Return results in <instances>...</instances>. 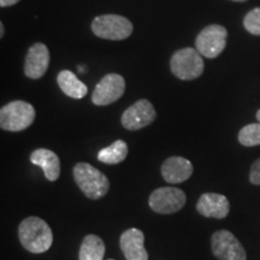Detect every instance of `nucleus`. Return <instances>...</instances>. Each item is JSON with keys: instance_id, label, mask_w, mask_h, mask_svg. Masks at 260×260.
I'll return each instance as SVG.
<instances>
[{"instance_id": "1", "label": "nucleus", "mask_w": 260, "mask_h": 260, "mask_svg": "<svg viewBox=\"0 0 260 260\" xmlns=\"http://www.w3.org/2000/svg\"><path fill=\"white\" fill-rule=\"evenodd\" d=\"M18 237L21 245L35 254L47 252L53 242L50 225L39 217H28L22 220L18 226Z\"/></svg>"}, {"instance_id": "2", "label": "nucleus", "mask_w": 260, "mask_h": 260, "mask_svg": "<svg viewBox=\"0 0 260 260\" xmlns=\"http://www.w3.org/2000/svg\"><path fill=\"white\" fill-rule=\"evenodd\" d=\"M74 178L82 193L92 200L105 197L110 189L109 178L88 162H77L75 165Z\"/></svg>"}, {"instance_id": "3", "label": "nucleus", "mask_w": 260, "mask_h": 260, "mask_svg": "<svg viewBox=\"0 0 260 260\" xmlns=\"http://www.w3.org/2000/svg\"><path fill=\"white\" fill-rule=\"evenodd\" d=\"M35 119L34 106L27 102L15 100L0 110V126L8 132H22L29 128Z\"/></svg>"}, {"instance_id": "4", "label": "nucleus", "mask_w": 260, "mask_h": 260, "mask_svg": "<svg viewBox=\"0 0 260 260\" xmlns=\"http://www.w3.org/2000/svg\"><path fill=\"white\" fill-rule=\"evenodd\" d=\"M170 68L177 79L190 81L200 77L204 73V60L198 50L191 47L181 48L171 58Z\"/></svg>"}, {"instance_id": "5", "label": "nucleus", "mask_w": 260, "mask_h": 260, "mask_svg": "<svg viewBox=\"0 0 260 260\" xmlns=\"http://www.w3.org/2000/svg\"><path fill=\"white\" fill-rule=\"evenodd\" d=\"M133 23L119 15L98 16L92 22V31L106 40H124L133 32Z\"/></svg>"}, {"instance_id": "6", "label": "nucleus", "mask_w": 260, "mask_h": 260, "mask_svg": "<svg viewBox=\"0 0 260 260\" xmlns=\"http://www.w3.org/2000/svg\"><path fill=\"white\" fill-rule=\"evenodd\" d=\"M187 203V197L182 189L175 187H160L149 195L148 205L154 212L171 214L178 212Z\"/></svg>"}, {"instance_id": "7", "label": "nucleus", "mask_w": 260, "mask_h": 260, "mask_svg": "<svg viewBox=\"0 0 260 260\" xmlns=\"http://www.w3.org/2000/svg\"><path fill=\"white\" fill-rule=\"evenodd\" d=\"M228 31L219 24H212L204 28L195 40V46L201 56L216 58L226 46Z\"/></svg>"}, {"instance_id": "8", "label": "nucleus", "mask_w": 260, "mask_h": 260, "mask_svg": "<svg viewBox=\"0 0 260 260\" xmlns=\"http://www.w3.org/2000/svg\"><path fill=\"white\" fill-rule=\"evenodd\" d=\"M212 253L218 260H247L241 242L228 230H218L211 237Z\"/></svg>"}, {"instance_id": "9", "label": "nucleus", "mask_w": 260, "mask_h": 260, "mask_svg": "<svg viewBox=\"0 0 260 260\" xmlns=\"http://www.w3.org/2000/svg\"><path fill=\"white\" fill-rule=\"evenodd\" d=\"M124 79L118 74H109L96 84L92 94V103L96 106H106L117 102L124 94Z\"/></svg>"}, {"instance_id": "10", "label": "nucleus", "mask_w": 260, "mask_h": 260, "mask_svg": "<svg viewBox=\"0 0 260 260\" xmlns=\"http://www.w3.org/2000/svg\"><path fill=\"white\" fill-rule=\"evenodd\" d=\"M157 113L153 105L146 99H141L128 107L122 115V125L128 130H139L154 122Z\"/></svg>"}, {"instance_id": "11", "label": "nucleus", "mask_w": 260, "mask_h": 260, "mask_svg": "<svg viewBox=\"0 0 260 260\" xmlns=\"http://www.w3.org/2000/svg\"><path fill=\"white\" fill-rule=\"evenodd\" d=\"M50 51L46 45L34 44L27 52L24 61V74L29 79L38 80L46 74L50 65Z\"/></svg>"}, {"instance_id": "12", "label": "nucleus", "mask_w": 260, "mask_h": 260, "mask_svg": "<svg viewBox=\"0 0 260 260\" xmlns=\"http://www.w3.org/2000/svg\"><path fill=\"white\" fill-rule=\"evenodd\" d=\"M119 246L126 260H148V253L145 248V235L141 230H125L119 239Z\"/></svg>"}, {"instance_id": "13", "label": "nucleus", "mask_w": 260, "mask_h": 260, "mask_svg": "<svg viewBox=\"0 0 260 260\" xmlns=\"http://www.w3.org/2000/svg\"><path fill=\"white\" fill-rule=\"evenodd\" d=\"M197 210L207 218L223 219L229 214L230 204L226 197L217 193H205L197 204Z\"/></svg>"}, {"instance_id": "14", "label": "nucleus", "mask_w": 260, "mask_h": 260, "mask_svg": "<svg viewBox=\"0 0 260 260\" xmlns=\"http://www.w3.org/2000/svg\"><path fill=\"white\" fill-rule=\"evenodd\" d=\"M191 175H193V165L186 158L170 157L161 165V176L168 183H182L190 178Z\"/></svg>"}, {"instance_id": "15", "label": "nucleus", "mask_w": 260, "mask_h": 260, "mask_svg": "<svg viewBox=\"0 0 260 260\" xmlns=\"http://www.w3.org/2000/svg\"><path fill=\"white\" fill-rule=\"evenodd\" d=\"M30 161L44 171L48 181H57L60 176V160L54 152L46 148H38L30 154Z\"/></svg>"}, {"instance_id": "16", "label": "nucleus", "mask_w": 260, "mask_h": 260, "mask_svg": "<svg viewBox=\"0 0 260 260\" xmlns=\"http://www.w3.org/2000/svg\"><path fill=\"white\" fill-rule=\"evenodd\" d=\"M57 83L65 95L74 99H82L88 93L86 84L77 79L76 75L70 70L60 71L57 76Z\"/></svg>"}, {"instance_id": "17", "label": "nucleus", "mask_w": 260, "mask_h": 260, "mask_svg": "<svg viewBox=\"0 0 260 260\" xmlns=\"http://www.w3.org/2000/svg\"><path fill=\"white\" fill-rule=\"evenodd\" d=\"M105 255V245L96 235H87L80 247L79 260H103Z\"/></svg>"}, {"instance_id": "18", "label": "nucleus", "mask_w": 260, "mask_h": 260, "mask_svg": "<svg viewBox=\"0 0 260 260\" xmlns=\"http://www.w3.org/2000/svg\"><path fill=\"white\" fill-rule=\"evenodd\" d=\"M128 155V145L123 140H117L112 145L100 149L98 153V160L104 164H118L124 160Z\"/></svg>"}, {"instance_id": "19", "label": "nucleus", "mask_w": 260, "mask_h": 260, "mask_svg": "<svg viewBox=\"0 0 260 260\" xmlns=\"http://www.w3.org/2000/svg\"><path fill=\"white\" fill-rule=\"evenodd\" d=\"M239 141L246 147L260 145V123L248 124L240 130Z\"/></svg>"}, {"instance_id": "20", "label": "nucleus", "mask_w": 260, "mask_h": 260, "mask_svg": "<svg viewBox=\"0 0 260 260\" xmlns=\"http://www.w3.org/2000/svg\"><path fill=\"white\" fill-rule=\"evenodd\" d=\"M246 30L253 35H260V8L253 9L243 18Z\"/></svg>"}, {"instance_id": "21", "label": "nucleus", "mask_w": 260, "mask_h": 260, "mask_svg": "<svg viewBox=\"0 0 260 260\" xmlns=\"http://www.w3.org/2000/svg\"><path fill=\"white\" fill-rule=\"evenodd\" d=\"M249 181L255 186H260V158L252 164L251 171H249Z\"/></svg>"}, {"instance_id": "22", "label": "nucleus", "mask_w": 260, "mask_h": 260, "mask_svg": "<svg viewBox=\"0 0 260 260\" xmlns=\"http://www.w3.org/2000/svg\"><path fill=\"white\" fill-rule=\"evenodd\" d=\"M19 0H0V6L2 8H8V6H12L17 4Z\"/></svg>"}, {"instance_id": "23", "label": "nucleus", "mask_w": 260, "mask_h": 260, "mask_svg": "<svg viewBox=\"0 0 260 260\" xmlns=\"http://www.w3.org/2000/svg\"><path fill=\"white\" fill-rule=\"evenodd\" d=\"M0 32H2V34H0V37H4V25H3V23L0 24Z\"/></svg>"}, {"instance_id": "24", "label": "nucleus", "mask_w": 260, "mask_h": 260, "mask_svg": "<svg viewBox=\"0 0 260 260\" xmlns=\"http://www.w3.org/2000/svg\"><path fill=\"white\" fill-rule=\"evenodd\" d=\"M256 119L260 122V110H258V112H256Z\"/></svg>"}, {"instance_id": "25", "label": "nucleus", "mask_w": 260, "mask_h": 260, "mask_svg": "<svg viewBox=\"0 0 260 260\" xmlns=\"http://www.w3.org/2000/svg\"><path fill=\"white\" fill-rule=\"evenodd\" d=\"M234 2H246V0H234Z\"/></svg>"}, {"instance_id": "26", "label": "nucleus", "mask_w": 260, "mask_h": 260, "mask_svg": "<svg viewBox=\"0 0 260 260\" xmlns=\"http://www.w3.org/2000/svg\"><path fill=\"white\" fill-rule=\"evenodd\" d=\"M109 260H113V259H109Z\"/></svg>"}]
</instances>
